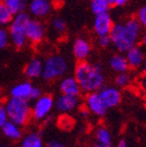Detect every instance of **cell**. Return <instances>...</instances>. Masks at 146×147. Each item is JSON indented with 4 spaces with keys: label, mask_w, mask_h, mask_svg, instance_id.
Segmentation results:
<instances>
[{
    "label": "cell",
    "mask_w": 146,
    "mask_h": 147,
    "mask_svg": "<svg viewBox=\"0 0 146 147\" xmlns=\"http://www.w3.org/2000/svg\"><path fill=\"white\" fill-rule=\"evenodd\" d=\"M142 27L136 16H131L122 23L114 24L110 33L112 45L120 53H126L137 44L142 34Z\"/></svg>",
    "instance_id": "obj_1"
},
{
    "label": "cell",
    "mask_w": 146,
    "mask_h": 147,
    "mask_svg": "<svg viewBox=\"0 0 146 147\" xmlns=\"http://www.w3.org/2000/svg\"><path fill=\"white\" fill-rule=\"evenodd\" d=\"M74 77L78 81L82 92H97L104 86L105 77L100 63L85 60L78 61L74 69Z\"/></svg>",
    "instance_id": "obj_2"
},
{
    "label": "cell",
    "mask_w": 146,
    "mask_h": 147,
    "mask_svg": "<svg viewBox=\"0 0 146 147\" xmlns=\"http://www.w3.org/2000/svg\"><path fill=\"white\" fill-rule=\"evenodd\" d=\"M8 121L20 127L27 126L32 119V105L26 99L9 97L5 102Z\"/></svg>",
    "instance_id": "obj_3"
},
{
    "label": "cell",
    "mask_w": 146,
    "mask_h": 147,
    "mask_svg": "<svg viewBox=\"0 0 146 147\" xmlns=\"http://www.w3.org/2000/svg\"><path fill=\"white\" fill-rule=\"evenodd\" d=\"M31 16L28 12L22 11L16 13L9 25L8 32L10 37V43L14 48L21 50L27 45L28 39L26 36V27L31 21Z\"/></svg>",
    "instance_id": "obj_4"
},
{
    "label": "cell",
    "mask_w": 146,
    "mask_h": 147,
    "mask_svg": "<svg viewBox=\"0 0 146 147\" xmlns=\"http://www.w3.org/2000/svg\"><path fill=\"white\" fill-rule=\"evenodd\" d=\"M69 71V61L60 54L49 55L43 62V73L41 78L44 81L57 80L62 78Z\"/></svg>",
    "instance_id": "obj_5"
},
{
    "label": "cell",
    "mask_w": 146,
    "mask_h": 147,
    "mask_svg": "<svg viewBox=\"0 0 146 147\" xmlns=\"http://www.w3.org/2000/svg\"><path fill=\"white\" fill-rule=\"evenodd\" d=\"M55 99L50 94H43L34 101L32 105V119L36 122H43L52 111Z\"/></svg>",
    "instance_id": "obj_6"
},
{
    "label": "cell",
    "mask_w": 146,
    "mask_h": 147,
    "mask_svg": "<svg viewBox=\"0 0 146 147\" xmlns=\"http://www.w3.org/2000/svg\"><path fill=\"white\" fill-rule=\"evenodd\" d=\"M46 35V28L42 21L38 18H31L26 27V36L28 42L31 44H39L44 40Z\"/></svg>",
    "instance_id": "obj_7"
},
{
    "label": "cell",
    "mask_w": 146,
    "mask_h": 147,
    "mask_svg": "<svg viewBox=\"0 0 146 147\" xmlns=\"http://www.w3.org/2000/svg\"><path fill=\"white\" fill-rule=\"evenodd\" d=\"M101 100L107 109H112L122 102V93L120 88L116 86H103L98 91Z\"/></svg>",
    "instance_id": "obj_8"
},
{
    "label": "cell",
    "mask_w": 146,
    "mask_h": 147,
    "mask_svg": "<svg viewBox=\"0 0 146 147\" xmlns=\"http://www.w3.org/2000/svg\"><path fill=\"white\" fill-rule=\"evenodd\" d=\"M53 4L51 0H30L28 3L29 14L34 18H45L52 12Z\"/></svg>",
    "instance_id": "obj_9"
},
{
    "label": "cell",
    "mask_w": 146,
    "mask_h": 147,
    "mask_svg": "<svg viewBox=\"0 0 146 147\" xmlns=\"http://www.w3.org/2000/svg\"><path fill=\"white\" fill-rule=\"evenodd\" d=\"M85 106L89 109L90 113L97 117H102L106 115L108 109L101 100L98 91L87 93L85 96Z\"/></svg>",
    "instance_id": "obj_10"
},
{
    "label": "cell",
    "mask_w": 146,
    "mask_h": 147,
    "mask_svg": "<svg viewBox=\"0 0 146 147\" xmlns=\"http://www.w3.org/2000/svg\"><path fill=\"white\" fill-rule=\"evenodd\" d=\"M112 27H114V22H112L110 12L95 16L92 28L97 37L110 35Z\"/></svg>",
    "instance_id": "obj_11"
},
{
    "label": "cell",
    "mask_w": 146,
    "mask_h": 147,
    "mask_svg": "<svg viewBox=\"0 0 146 147\" xmlns=\"http://www.w3.org/2000/svg\"><path fill=\"white\" fill-rule=\"evenodd\" d=\"M92 46L85 37H78L73 43V54L77 61H85L91 54Z\"/></svg>",
    "instance_id": "obj_12"
},
{
    "label": "cell",
    "mask_w": 146,
    "mask_h": 147,
    "mask_svg": "<svg viewBox=\"0 0 146 147\" xmlns=\"http://www.w3.org/2000/svg\"><path fill=\"white\" fill-rule=\"evenodd\" d=\"M54 107L62 113H72L80 107V97L60 94L55 99Z\"/></svg>",
    "instance_id": "obj_13"
},
{
    "label": "cell",
    "mask_w": 146,
    "mask_h": 147,
    "mask_svg": "<svg viewBox=\"0 0 146 147\" xmlns=\"http://www.w3.org/2000/svg\"><path fill=\"white\" fill-rule=\"evenodd\" d=\"M58 88H59L60 94L80 97L81 93H82V89H81L78 81L76 80L75 77L72 76L62 78L59 82Z\"/></svg>",
    "instance_id": "obj_14"
},
{
    "label": "cell",
    "mask_w": 146,
    "mask_h": 147,
    "mask_svg": "<svg viewBox=\"0 0 146 147\" xmlns=\"http://www.w3.org/2000/svg\"><path fill=\"white\" fill-rule=\"evenodd\" d=\"M127 61H128L130 69H141L143 64L144 58H145V53L143 52L140 46L135 45L131 49H129L125 53Z\"/></svg>",
    "instance_id": "obj_15"
},
{
    "label": "cell",
    "mask_w": 146,
    "mask_h": 147,
    "mask_svg": "<svg viewBox=\"0 0 146 147\" xmlns=\"http://www.w3.org/2000/svg\"><path fill=\"white\" fill-rule=\"evenodd\" d=\"M94 139L95 143L93 147H112V135L107 127H97L94 133Z\"/></svg>",
    "instance_id": "obj_16"
},
{
    "label": "cell",
    "mask_w": 146,
    "mask_h": 147,
    "mask_svg": "<svg viewBox=\"0 0 146 147\" xmlns=\"http://www.w3.org/2000/svg\"><path fill=\"white\" fill-rule=\"evenodd\" d=\"M43 60L38 57L32 58L30 61L25 65L24 75L29 80L40 78L43 73Z\"/></svg>",
    "instance_id": "obj_17"
},
{
    "label": "cell",
    "mask_w": 146,
    "mask_h": 147,
    "mask_svg": "<svg viewBox=\"0 0 146 147\" xmlns=\"http://www.w3.org/2000/svg\"><path fill=\"white\" fill-rule=\"evenodd\" d=\"M108 65H110V69L116 74L127 73L130 69L125 53L119 52L116 54L112 55L108 60Z\"/></svg>",
    "instance_id": "obj_18"
},
{
    "label": "cell",
    "mask_w": 146,
    "mask_h": 147,
    "mask_svg": "<svg viewBox=\"0 0 146 147\" xmlns=\"http://www.w3.org/2000/svg\"><path fill=\"white\" fill-rule=\"evenodd\" d=\"M33 87H34V85H33L30 81H24V82L18 83V84L14 85L10 89V96L16 97V98L29 100L30 99L31 92L33 90Z\"/></svg>",
    "instance_id": "obj_19"
},
{
    "label": "cell",
    "mask_w": 146,
    "mask_h": 147,
    "mask_svg": "<svg viewBox=\"0 0 146 147\" xmlns=\"http://www.w3.org/2000/svg\"><path fill=\"white\" fill-rule=\"evenodd\" d=\"M1 131H2L3 135L6 138L10 139L12 141H18L21 140L24 136L23 130H22V127L18 126L14 123L10 122V121H7L4 124V126L1 128Z\"/></svg>",
    "instance_id": "obj_20"
},
{
    "label": "cell",
    "mask_w": 146,
    "mask_h": 147,
    "mask_svg": "<svg viewBox=\"0 0 146 147\" xmlns=\"http://www.w3.org/2000/svg\"><path fill=\"white\" fill-rule=\"evenodd\" d=\"M21 147H45L41 135L38 132H28L21 139Z\"/></svg>",
    "instance_id": "obj_21"
},
{
    "label": "cell",
    "mask_w": 146,
    "mask_h": 147,
    "mask_svg": "<svg viewBox=\"0 0 146 147\" xmlns=\"http://www.w3.org/2000/svg\"><path fill=\"white\" fill-rule=\"evenodd\" d=\"M90 10L94 16L106 13L110 11V5L105 0H90Z\"/></svg>",
    "instance_id": "obj_22"
},
{
    "label": "cell",
    "mask_w": 146,
    "mask_h": 147,
    "mask_svg": "<svg viewBox=\"0 0 146 147\" xmlns=\"http://www.w3.org/2000/svg\"><path fill=\"white\" fill-rule=\"evenodd\" d=\"M14 14L9 11L8 8L0 1V26H7L10 25Z\"/></svg>",
    "instance_id": "obj_23"
},
{
    "label": "cell",
    "mask_w": 146,
    "mask_h": 147,
    "mask_svg": "<svg viewBox=\"0 0 146 147\" xmlns=\"http://www.w3.org/2000/svg\"><path fill=\"white\" fill-rule=\"evenodd\" d=\"M131 82H132V77H131V75L128 71L127 73L118 74L116 77L114 78V84H116V87L118 88L128 87L131 84Z\"/></svg>",
    "instance_id": "obj_24"
},
{
    "label": "cell",
    "mask_w": 146,
    "mask_h": 147,
    "mask_svg": "<svg viewBox=\"0 0 146 147\" xmlns=\"http://www.w3.org/2000/svg\"><path fill=\"white\" fill-rule=\"evenodd\" d=\"M1 2L8 8V10L14 16L21 12V5L23 3V0H1Z\"/></svg>",
    "instance_id": "obj_25"
},
{
    "label": "cell",
    "mask_w": 146,
    "mask_h": 147,
    "mask_svg": "<svg viewBox=\"0 0 146 147\" xmlns=\"http://www.w3.org/2000/svg\"><path fill=\"white\" fill-rule=\"evenodd\" d=\"M51 27H52V29L56 33H58V34H64L66 31L68 25H66V22L64 21L62 18L56 16V18H53L52 22H51Z\"/></svg>",
    "instance_id": "obj_26"
},
{
    "label": "cell",
    "mask_w": 146,
    "mask_h": 147,
    "mask_svg": "<svg viewBox=\"0 0 146 147\" xmlns=\"http://www.w3.org/2000/svg\"><path fill=\"white\" fill-rule=\"evenodd\" d=\"M9 43H10V37L8 30L4 28H0V50L6 48Z\"/></svg>",
    "instance_id": "obj_27"
},
{
    "label": "cell",
    "mask_w": 146,
    "mask_h": 147,
    "mask_svg": "<svg viewBox=\"0 0 146 147\" xmlns=\"http://www.w3.org/2000/svg\"><path fill=\"white\" fill-rule=\"evenodd\" d=\"M58 125L62 129L66 130V131H69L71 129H73L74 127V121L72 117H68V115H62V117L58 121Z\"/></svg>",
    "instance_id": "obj_28"
},
{
    "label": "cell",
    "mask_w": 146,
    "mask_h": 147,
    "mask_svg": "<svg viewBox=\"0 0 146 147\" xmlns=\"http://www.w3.org/2000/svg\"><path fill=\"white\" fill-rule=\"evenodd\" d=\"M136 18L140 23L142 29L146 31V5H143L138 9L137 13H136Z\"/></svg>",
    "instance_id": "obj_29"
},
{
    "label": "cell",
    "mask_w": 146,
    "mask_h": 147,
    "mask_svg": "<svg viewBox=\"0 0 146 147\" xmlns=\"http://www.w3.org/2000/svg\"><path fill=\"white\" fill-rule=\"evenodd\" d=\"M8 121V117H7V111L5 108V104L0 103V129L4 126L5 123Z\"/></svg>",
    "instance_id": "obj_30"
},
{
    "label": "cell",
    "mask_w": 146,
    "mask_h": 147,
    "mask_svg": "<svg viewBox=\"0 0 146 147\" xmlns=\"http://www.w3.org/2000/svg\"><path fill=\"white\" fill-rule=\"evenodd\" d=\"M97 43H98V45L100 46L101 48H107L108 46L112 44L110 35H106V36H99L98 38H97Z\"/></svg>",
    "instance_id": "obj_31"
},
{
    "label": "cell",
    "mask_w": 146,
    "mask_h": 147,
    "mask_svg": "<svg viewBox=\"0 0 146 147\" xmlns=\"http://www.w3.org/2000/svg\"><path fill=\"white\" fill-rule=\"evenodd\" d=\"M43 95V92H42V89L40 87H36L34 86L33 87V90L31 92V95H30V101H35L39 98V97H41Z\"/></svg>",
    "instance_id": "obj_32"
},
{
    "label": "cell",
    "mask_w": 146,
    "mask_h": 147,
    "mask_svg": "<svg viewBox=\"0 0 146 147\" xmlns=\"http://www.w3.org/2000/svg\"><path fill=\"white\" fill-rule=\"evenodd\" d=\"M45 147H68V146L59 140H50L45 145Z\"/></svg>",
    "instance_id": "obj_33"
},
{
    "label": "cell",
    "mask_w": 146,
    "mask_h": 147,
    "mask_svg": "<svg viewBox=\"0 0 146 147\" xmlns=\"http://www.w3.org/2000/svg\"><path fill=\"white\" fill-rule=\"evenodd\" d=\"M79 113H80V115L82 117H84V119H87V117L90 115V111L89 109L86 107L85 105H82L79 107Z\"/></svg>",
    "instance_id": "obj_34"
},
{
    "label": "cell",
    "mask_w": 146,
    "mask_h": 147,
    "mask_svg": "<svg viewBox=\"0 0 146 147\" xmlns=\"http://www.w3.org/2000/svg\"><path fill=\"white\" fill-rule=\"evenodd\" d=\"M130 0H114V6H124L129 2Z\"/></svg>",
    "instance_id": "obj_35"
},
{
    "label": "cell",
    "mask_w": 146,
    "mask_h": 147,
    "mask_svg": "<svg viewBox=\"0 0 146 147\" xmlns=\"http://www.w3.org/2000/svg\"><path fill=\"white\" fill-rule=\"evenodd\" d=\"M116 147H129V146H128V143H127V141H126L125 139H121L119 142L116 143Z\"/></svg>",
    "instance_id": "obj_36"
},
{
    "label": "cell",
    "mask_w": 146,
    "mask_h": 147,
    "mask_svg": "<svg viewBox=\"0 0 146 147\" xmlns=\"http://www.w3.org/2000/svg\"><path fill=\"white\" fill-rule=\"evenodd\" d=\"M139 41H140V43H141L142 45L146 46V31H145V32H142L141 36H140Z\"/></svg>",
    "instance_id": "obj_37"
},
{
    "label": "cell",
    "mask_w": 146,
    "mask_h": 147,
    "mask_svg": "<svg viewBox=\"0 0 146 147\" xmlns=\"http://www.w3.org/2000/svg\"><path fill=\"white\" fill-rule=\"evenodd\" d=\"M142 73H143L144 76H146V55H145V58H144V61H143V64H142Z\"/></svg>",
    "instance_id": "obj_38"
},
{
    "label": "cell",
    "mask_w": 146,
    "mask_h": 147,
    "mask_svg": "<svg viewBox=\"0 0 146 147\" xmlns=\"http://www.w3.org/2000/svg\"><path fill=\"white\" fill-rule=\"evenodd\" d=\"M141 85H142V87H143V89L146 91V76H144V75L141 79Z\"/></svg>",
    "instance_id": "obj_39"
},
{
    "label": "cell",
    "mask_w": 146,
    "mask_h": 147,
    "mask_svg": "<svg viewBox=\"0 0 146 147\" xmlns=\"http://www.w3.org/2000/svg\"><path fill=\"white\" fill-rule=\"evenodd\" d=\"M106 2L108 3V4L110 5V6H112V5H114V0H105Z\"/></svg>",
    "instance_id": "obj_40"
},
{
    "label": "cell",
    "mask_w": 146,
    "mask_h": 147,
    "mask_svg": "<svg viewBox=\"0 0 146 147\" xmlns=\"http://www.w3.org/2000/svg\"><path fill=\"white\" fill-rule=\"evenodd\" d=\"M144 98H145V100H146V91H145V95H144Z\"/></svg>",
    "instance_id": "obj_41"
},
{
    "label": "cell",
    "mask_w": 146,
    "mask_h": 147,
    "mask_svg": "<svg viewBox=\"0 0 146 147\" xmlns=\"http://www.w3.org/2000/svg\"><path fill=\"white\" fill-rule=\"evenodd\" d=\"M23 1H25V2H28V1H30V0H23Z\"/></svg>",
    "instance_id": "obj_42"
},
{
    "label": "cell",
    "mask_w": 146,
    "mask_h": 147,
    "mask_svg": "<svg viewBox=\"0 0 146 147\" xmlns=\"http://www.w3.org/2000/svg\"><path fill=\"white\" fill-rule=\"evenodd\" d=\"M53 1H62V0H53Z\"/></svg>",
    "instance_id": "obj_43"
},
{
    "label": "cell",
    "mask_w": 146,
    "mask_h": 147,
    "mask_svg": "<svg viewBox=\"0 0 146 147\" xmlns=\"http://www.w3.org/2000/svg\"><path fill=\"white\" fill-rule=\"evenodd\" d=\"M0 95H1V89H0Z\"/></svg>",
    "instance_id": "obj_44"
},
{
    "label": "cell",
    "mask_w": 146,
    "mask_h": 147,
    "mask_svg": "<svg viewBox=\"0 0 146 147\" xmlns=\"http://www.w3.org/2000/svg\"><path fill=\"white\" fill-rule=\"evenodd\" d=\"M12 147H18V146H12Z\"/></svg>",
    "instance_id": "obj_45"
},
{
    "label": "cell",
    "mask_w": 146,
    "mask_h": 147,
    "mask_svg": "<svg viewBox=\"0 0 146 147\" xmlns=\"http://www.w3.org/2000/svg\"><path fill=\"white\" fill-rule=\"evenodd\" d=\"M0 147H5V146H0Z\"/></svg>",
    "instance_id": "obj_46"
},
{
    "label": "cell",
    "mask_w": 146,
    "mask_h": 147,
    "mask_svg": "<svg viewBox=\"0 0 146 147\" xmlns=\"http://www.w3.org/2000/svg\"><path fill=\"white\" fill-rule=\"evenodd\" d=\"M0 1H1V0H0Z\"/></svg>",
    "instance_id": "obj_47"
}]
</instances>
